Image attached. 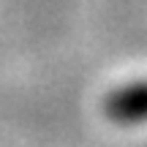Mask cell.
<instances>
[{
    "label": "cell",
    "instance_id": "1",
    "mask_svg": "<svg viewBox=\"0 0 147 147\" xmlns=\"http://www.w3.org/2000/svg\"><path fill=\"white\" fill-rule=\"evenodd\" d=\"M104 109L115 123H144L147 120V82H134L109 93Z\"/></svg>",
    "mask_w": 147,
    "mask_h": 147
}]
</instances>
